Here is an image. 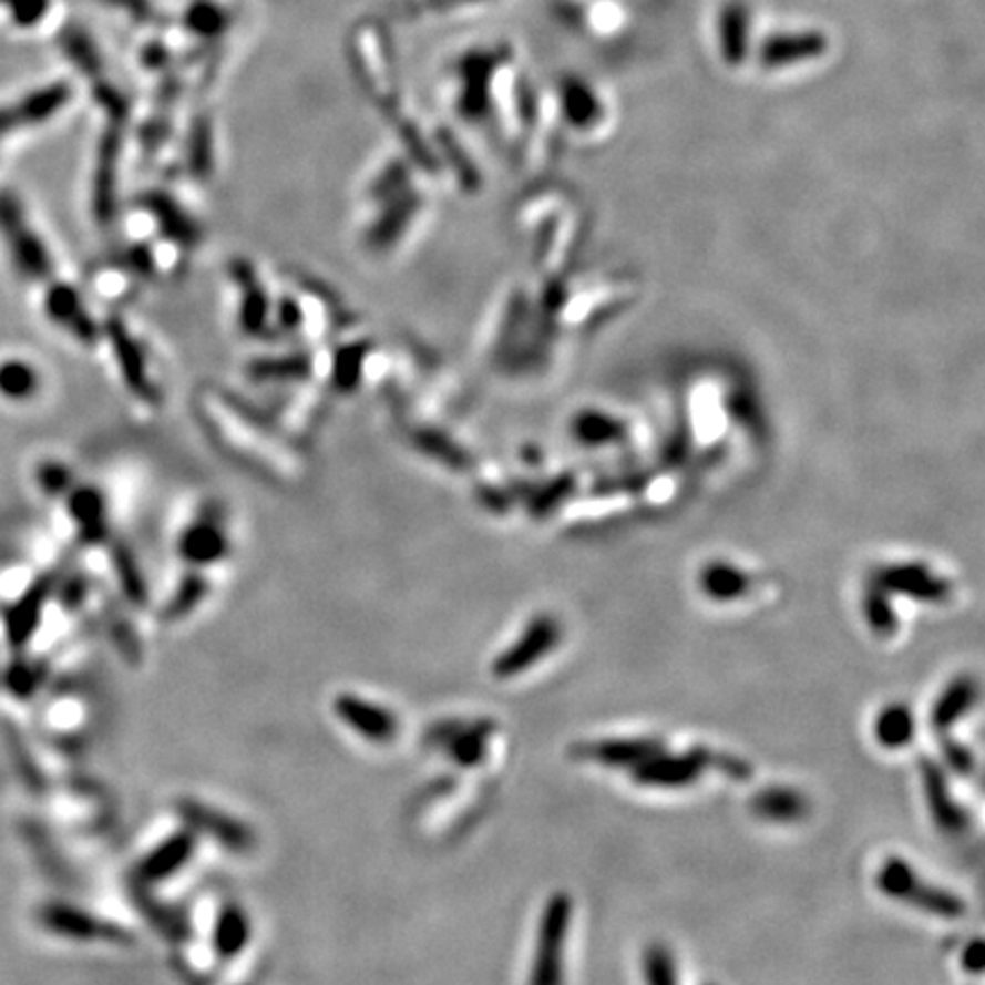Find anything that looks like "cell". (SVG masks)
<instances>
[{
  "instance_id": "13",
  "label": "cell",
  "mask_w": 985,
  "mask_h": 985,
  "mask_svg": "<svg viewBox=\"0 0 985 985\" xmlns=\"http://www.w3.org/2000/svg\"><path fill=\"white\" fill-rule=\"evenodd\" d=\"M751 812L769 823H799L810 814V801L794 787H765L751 799Z\"/></svg>"
},
{
  "instance_id": "9",
  "label": "cell",
  "mask_w": 985,
  "mask_h": 985,
  "mask_svg": "<svg viewBox=\"0 0 985 985\" xmlns=\"http://www.w3.org/2000/svg\"><path fill=\"white\" fill-rule=\"evenodd\" d=\"M39 922H42L51 933L62 935V937H71V940H110V942H120L126 940L124 928H120L112 922H105L96 915H90L83 909H75V905H66V903H49L39 913Z\"/></svg>"
},
{
  "instance_id": "14",
  "label": "cell",
  "mask_w": 985,
  "mask_h": 985,
  "mask_svg": "<svg viewBox=\"0 0 985 985\" xmlns=\"http://www.w3.org/2000/svg\"><path fill=\"white\" fill-rule=\"evenodd\" d=\"M978 698V685L972 676H958L952 680L944 691L937 696L933 712H931V726L933 730L947 732L952 726H956L969 709L974 707Z\"/></svg>"
},
{
  "instance_id": "22",
  "label": "cell",
  "mask_w": 985,
  "mask_h": 985,
  "mask_svg": "<svg viewBox=\"0 0 985 985\" xmlns=\"http://www.w3.org/2000/svg\"><path fill=\"white\" fill-rule=\"evenodd\" d=\"M694 753L698 756L702 769H715V771L724 773L726 778H732V780H748V778L753 776V767H751V762H746V760L739 758V756L724 753V751H715V748H707V746H696V748H694Z\"/></svg>"
},
{
  "instance_id": "7",
  "label": "cell",
  "mask_w": 985,
  "mask_h": 985,
  "mask_svg": "<svg viewBox=\"0 0 985 985\" xmlns=\"http://www.w3.org/2000/svg\"><path fill=\"white\" fill-rule=\"evenodd\" d=\"M336 717L372 743H388L400 735V721L388 707L361 698L357 694H342L334 700Z\"/></svg>"
},
{
  "instance_id": "5",
  "label": "cell",
  "mask_w": 985,
  "mask_h": 985,
  "mask_svg": "<svg viewBox=\"0 0 985 985\" xmlns=\"http://www.w3.org/2000/svg\"><path fill=\"white\" fill-rule=\"evenodd\" d=\"M176 808H178V814L187 821V825H192L194 831L213 838L217 844H222L228 851L245 853V851H252L256 844V835L247 823H243L240 819H235V817H230L204 801L183 799V801H178Z\"/></svg>"
},
{
  "instance_id": "26",
  "label": "cell",
  "mask_w": 985,
  "mask_h": 985,
  "mask_svg": "<svg viewBox=\"0 0 985 985\" xmlns=\"http://www.w3.org/2000/svg\"><path fill=\"white\" fill-rule=\"evenodd\" d=\"M866 618H870L872 629H874L876 635H881V637H887V635H892L894 629H896L894 612H892L890 605H887L883 598H879L876 594H872L870 598H866Z\"/></svg>"
},
{
  "instance_id": "18",
  "label": "cell",
  "mask_w": 985,
  "mask_h": 985,
  "mask_svg": "<svg viewBox=\"0 0 985 985\" xmlns=\"http://www.w3.org/2000/svg\"><path fill=\"white\" fill-rule=\"evenodd\" d=\"M183 553L189 562L196 564H208L215 562L219 557H224L226 553V541L222 536V532H217L211 525H199L194 527L185 541H183Z\"/></svg>"
},
{
  "instance_id": "12",
  "label": "cell",
  "mask_w": 985,
  "mask_h": 985,
  "mask_svg": "<svg viewBox=\"0 0 985 985\" xmlns=\"http://www.w3.org/2000/svg\"><path fill=\"white\" fill-rule=\"evenodd\" d=\"M196 849V835L192 831H181L157 844L142 862H140V879L144 883H161L172 879L178 870L189 862Z\"/></svg>"
},
{
  "instance_id": "6",
  "label": "cell",
  "mask_w": 985,
  "mask_h": 985,
  "mask_svg": "<svg viewBox=\"0 0 985 985\" xmlns=\"http://www.w3.org/2000/svg\"><path fill=\"white\" fill-rule=\"evenodd\" d=\"M661 751H666V743L659 737H609L571 746V756L575 760L598 762L614 769H633Z\"/></svg>"
},
{
  "instance_id": "11",
  "label": "cell",
  "mask_w": 985,
  "mask_h": 985,
  "mask_svg": "<svg viewBox=\"0 0 985 985\" xmlns=\"http://www.w3.org/2000/svg\"><path fill=\"white\" fill-rule=\"evenodd\" d=\"M0 228L6 230L8 243L12 247L14 260L19 263V267L28 274V277H47L51 265L47 258V252L39 243L34 235L28 230L17 204L8 196H0Z\"/></svg>"
},
{
  "instance_id": "24",
  "label": "cell",
  "mask_w": 985,
  "mask_h": 985,
  "mask_svg": "<svg viewBox=\"0 0 985 985\" xmlns=\"http://www.w3.org/2000/svg\"><path fill=\"white\" fill-rule=\"evenodd\" d=\"M940 753L947 762V767L958 773V776H972L976 769V760L972 756L969 748L961 741H956L954 737H950L947 732H940Z\"/></svg>"
},
{
  "instance_id": "23",
  "label": "cell",
  "mask_w": 985,
  "mask_h": 985,
  "mask_svg": "<svg viewBox=\"0 0 985 985\" xmlns=\"http://www.w3.org/2000/svg\"><path fill=\"white\" fill-rule=\"evenodd\" d=\"M887 584L896 591H903V594H911V596L926 598V601H937L947 594V586H944L942 582H935L933 577H928L924 573H913V571L890 573Z\"/></svg>"
},
{
  "instance_id": "15",
  "label": "cell",
  "mask_w": 985,
  "mask_h": 985,
  "mask_svg": "<svg viewBox=\"0 0 985 985\" xmlns=\"http://www.w3.org/2000/svg\"><path fill=\"white\" fill-rule=\"evenodd\" d=\"M249 937H252V924L240 905H226V909H222L213 928L215 952L222 958H235L238 954H243Z\"/></svg>"
},
{
  "instance_id": "17",
  "label": "cell",
  "mask_w": 985,
  "mask_h": 985,
  "mask_svg": "<svg viewBox=\"0 0 985 985\" xmlns=\"http://www.w3.org/2000/svg\"><path fill=\"white\" fill-rule=\"evenodd\" d=\"M819 51H823V39L819 34H780V39H773L769 47H765V62L778 66L794 64Z\"/></svg>"
},
{
  "instance_id": "16",
  "label": "cell",
  "mask_w": 985,
  "mask_h": 985,
  "mask_svg": "<svg viewBox=\"0 0 985 985\" xmlns=\"http://www.w3.org/2000/svg\"><path fill=\"white\" fill-rule=\"evenodd\" d=\"M915 715L905 702H890L881 709L874 721V737L881 746L896 751V748L909 746L915 739Z\"/></svg>"
},
{
  "instance_id": "20",
  "label": "cell",
  "mask_w": 985,
  "mask_h": 985,
  "mask_svg": "<svg viewBox=\"0 0 985 985\" xmlns=\"http://www.w3.org/2000/svg\"><path fill=\"white\" fill-rule=\"evenodd\" d=\"M42 603H44V588L34 586L10 614V639L14 646H23L30 639L34 625L39 623V609H42Z\"/></svg>"
},
{
  "instance_id": "2",
  "label": "cell",
  "mask_w": 985,
  "mask_h": 985,
  "mask_svg": "<svg viewBox=\"0 0 985 985\" xmlns=\"http://www.w3.org/2000/svg\"><path fill=\"white\" fill-rule=\"evenodd\" d=\"M573 922V899L557 892L543 905L530 985H564V950Z\"/></svg>"
},
{
  "instance_id": "4",
  "label": "cell",
  "mask_w": 985,
  "mask_h": 985,
  "mask_svg": "<svg viewBox=\"0 0 985 985\" xmlns=\"http://www.w3.org/2000/svg\"><path fill=\"white\" fill-rule=\"evenodd\" d=\"M562 639V629L555 618L541 616L527 625L521 639L502 650L493 661L491 671L497 680H511L536 666L547 653H553Z\"/></svg>"
},
{
  "instance_id": "8",
  "label": "cell",
  "mask_w": 985,
  "mask_h": 985,
  "mask_svg": "<svg viewBox=\"0 0 985 985\" xmlns=\"http://www.w3.org/2000/svg\"><path fill=\"white\" fill-rule=\"evenodd\" d=\"M920 776H922L926 806H928V812L933 814V821L937 823V829H942L947 835L965 833L969 829V817L963 810V806L956 801L944 769L937 762L922 758L920 760Z\"/></svg>"
},
{
  "instance_id": "3",
  "label": "cell",
  "mask_w": 985,
  "mask_h": 985,
  "mask_svg": "<svg viewBox=\"0 0 985 985\" xmlns=\"http://www.w3.org/2000/svg\"><path fill=\"white\" fill-rule=\"evenodd\" d=\"M493 732L495 721L491 719H448L429 728L427 741L441 746L456 767L470 769L484 762Z\"/></svg>"
},
{
  "instance_id": "10",
  "label": "cell",
  "mask_w": 985,
  "mask_h": 985,
  "mask_svg": "<svg viewBox=\"0 0 985 985\" xmlns=\"http://www.w3.org/2000/svg\"><path fill=\"white\" fill-rule=\"evenodd\" d=\"M629 771H633L635 782H639L642 787H655V790H685V787H691L702 776L705 769L698 756L694 753V748H689L683 756H671L661 751L639 762Z\"/></svg>"
},
{
  "instance_id": "1",
  "label": "cell",
  "mask_w": 985,
  "mask_h": 985,
  "mask_svg": "<svg viewBox=\"0 0 985 985\" xmlns=\"http://www.w3.org/2000/svg\"><path fill=\"white\" fill-rule=\"evenodd\" d=\"M876 885L885 896L909 903L913 909H920L926 915L940 920H961L967 911L965 901L958 894L922 881L915 866L899 855H890L883 862L876 876Z\"/></svg>"
},
{
  "instance_id": "28",
  "label": "cell",
  "mask_w": 985,
  "mask_h": 985,
  "mask_svg": "<svg viewBox=\"0 0 985 985\" xmlns=\"http://www.w3.org/2000/svg\"><path fill=\"white\" fill-rule=\"evenodd\" d=\"M707 985H712V983H707Z\"/></svg>"
},
{
  "instance_id": "25",
  "label": "cell",
  "mask_w": 985,
  "mask_h": 985,
  "mask_svg": "<svg viewBox=\"0 0 985 985\" xmlns=\"http://www.w3.org/2000/svg\"><path fill=\"white\" fill-rule=\"evenodd\" d=\"M0 390L12 398H25L34 390V372L23 363H8L0 368Z\"/></svg>"
},
{
  "instance_id": "19",
  "label": "cell",
  "mask_w": 985,
  "mask_h": 985,
  "mask_svg": "<svg viewBox=\"0 0 985 985\" xmlns=\"http://www.w3.org/2000/svg\"><path fill=\"white\" fill-rule=\"evenodd\" d=\"M49 312L53 315L55 320H60L62 325L71 327V331H75L81 338H90L92 336V325L85 318L81 304L75 301V295L69 288L51 290V295H49Z\"/></svg>"
},
{
  "instance_id": "21",
  "label": "cell",
  "mask_w": 985,
  "mask_h": 985,
  "mask_svg": "<svg viewBox=\"0 0 985 985\" xmlns=\"http://www.w3.org/2000/svg\"><path fill=\"white\" fill-rule=\"evenodd\" d=\"M646 985H678V967L671 950L661 942H653L644 952Z\"/></svg>"
},
{
  "instance_id": "27",
  "label": "cell",
  "mask_w": 985,
  "mask_h": 985,
  "mask_svg": "<svg viewBox=\"0 0 985 985\" xmlns=\"http://www.w3.org/2000/svg\"><path fill=\"white\" fill-rule=\"evenodd\" d=\"M963 967L967 969V972H972V974H978L981 972V967H983V947H981V940H972L967 947H965V952H963Z\"/></svg>"
}]
</instances>
